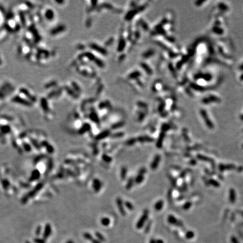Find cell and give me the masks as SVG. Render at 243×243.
I'll return each instance as SVG.
<instances>
[{
	"instance_id": "11",
	"label": "cell",
	"mask_w": 243,
	"mask_h": 243,
	"mask_svg": "<svg viewBox=\"0 0 243 243\" xmlns=\"http://www.w3.org/2000/svg\"><path fill=\"white\" fill-rule=\"evenodd\" d=\"M134 180L133 179V178H129L128 179L127 183V185L126 186V188L127 190H131V188L133 187V184H134Z\"/></svg>"
},
{
	"instance_id": "12",
	"label": "cell",
	"mask_w": 243,
	"mask_h": 243,
	"mask_svg": "<svg viewBox=\"0 0 243 243\" xmlns=\"http://www.w3.org/2000/svg\"><path fill=\"white\" fill-rule=\"evenodd\" d=\"M109 135H110V131L106 130L103 132H102V133H101L100 134H99L98 137H97V139H98V140H101V139L105 138V137H107L108 136H109Z\"/></svg>"
},
{
	"instance_id": "10",
	"label": "cell",
	"mask_w": 243,
	"mask_h": 243,
	"mask_svg": "<svg viewBox=\"0 0 243 243\" xmlns=\"http://www.w3.org/2000/svg\"><path fill=\"white\" fill-rule=\"evenodd\" d=\"M127 174V169L126 167L123 166L122 167L120 170V178L122 180H125L126 179Z\"/></svg>"
},
{
	"instance_id": "15",
	"label": "cell",
	"mask_w": 243,
	"mask_h": 243,
	"mask_svg": "<svg viewBox=\"0 0 243 243\" xmlns=\"http://www.w3.org/2000/svg\"><path fill=\"white\" fill-rule=\"evenodd\" d=\"M125 125V123L123 122H118L117 123H115L114 125H113L112 126V128L115 129H118L122 127Z\"/></svg>"
},
{
	"instance_id": "2",
	"label": "cell",
	"mask_w": 243,
	"mask_h": 243,
	"mask_svg": "<svg viewBox=\"0 0 243 243\" xmlns=\"http://www.w3.org/2000/svg\"><path fill=\"white\" fill-rule=\"evenodd\" d=\"M116 204L118 207V208L119 210L120 214L123 215H125L126 214V212L125 209V205L123 204V202L122 199L119 197H118L116 199Z\"/></svg>"
},
{
	"instance_id": "31",
	"label": "cell",
	"mask_w": 243,
	"mask_h": 243,
	"mask_svg": "<svg viewBox=\"0 0 243 243\" xmlns=\"http://www.w3.org/2000/svg\"><path fill=\"white\" fill-rule=\"evenodd\" d=\"M190 164H192V165H194V164H196V161L195 160H192L190 161Z\"/></svg>"
},
{
	"instance_id": "32",
	"label": "cell",
	"mask_w": 243,
	"mask_h": 243,
	"mask_svg": "<svg viewBox=\"0 0 243 243\" xmlns=\"http://www.w3.org/2000/svg\"><path fill=\"white\" fill-rule=\"evenodd\" d=\"M66 243H74V242L72 241V240H69V241H68Z\"/></svg>"
},
{
	"instance_id": "5",
	"label": "cell",
	"mask_w": 243,
	"mask_h": 243,
	"mask_svg": "<svg viewBox=\"0 0 243 243\" xmlns=\"http://www.w3.org/2000/svg\"><path fill=\"white\" fill-rule=\"evenodd\" d=\"M137 140L140 142H152L154 141V139L150 136H140L138 137Z\"/></svg>"
},
{
	"instance_id": "33",
	"label": "cell",
	"mask_w": 243,
	"mask_h": 243,
	"mask_svg": "<svg viewBox=\"0 0 243 243\" xmlns=\"http://www.w3.org/2000/svg\"><path fill=\"white\" fill-rule=\"evenodd\" d=\"M25 243H31V242H29V241H26V242H25Z\"/></svg>"
},
{
	"instance_id": "1",
	"label": "cell",
	"mask_w": 243,
	"mask_h": 243,
	"mask_svg": "<svg viewBox=\"0 0 243 243\" xmlns=\"http://www.w3.org/2000/svg\"><path fill=\"white\" fill-rule=\"evenodd\" d=\"M148 215V210L147 209H145L144 210V213H143L141 217H140L139 222H137V226L138 228H141L143 226V225L145 223L146 221L147 220Z\"/></svg>"
},
{
	"instance_id": "17",
	"label": "cell",
	"mask_w": 243,
	"mask_h": 243,
	"mask_svg": "<svg viewBox=\"0 0 243 243\" xmlns=\"http://www.w3.org/2000/svg\"><path fill=\"white\" fill-rule=\"evenodd\" d=\"M191 206H192V203H191V201H187L183 205L182 208H183V209H184L185 210H188V209L190 208Z\"/></svg>"
},
{
	"instance_id": "6",
	"label": "cell",
	"mask_w": 243,
	"mask_h": 243,
	"mask_svg": "<svg viewBox=\"0 0 243 243\" xmlns=\"http://www.w3.org/2000/svg\"><path fill=\"white\" fill-rule=\"evenodd\" d=\"M92 184L94 190L96 192H99V191L100 190L101 187V183L100 181V180L98 179H94L93 181Z\"/></svg>"
},
{
	"instance_id": "26",
	"label": "cell",
	"mask_w": 243,
	"mask_h": 243,
	"mask_svg": "<svg viewBox=\"0 0 243 243\" xmlns=\"http://www.w3.org/2000/svg\"><path fill=\"white\" fill-rule=\"evenodd\" d=\"M187 170H184V171H182L181 172V173L180 174V176H179L181 178V179L184 178L185 177V176L186 175V174H187Z\"/></svg>"
},
{
	"instance_id": "7",
	"label": "cell",
	"mask_w": 243,
	"mask_h": 243,
	"mask_svg": "<svg viewBox=\"0 0 243 243\" xmlns=\"http://www.w3.org/2000/svg\"><path fill=\"white\" fill-rule=\"evenodd\" d=\"M51 233V226L49 224H47V225L46 226V227L45 228V231L44 233V235H43V237L44 238L47 239V237L49 236Z\"/></svg>"
},
{
	"instance_id": "21",
	"label": "cell",
	"mask_w": 243,
	"mask_h": 243,
	"mask_svg": "<svg viewBox=\"0 0 243 243\" xmlns=\"http://www.w3.org/2000/svg\"><path fill=\"white\" fill-rule=\"evenodd\" d=\"M125 133L123 132H117V133H115L112 134V137L113 138H120L124 136Z\"/></svg>"
},
{
	"instance_id": "18",
	"label": "cell",
	"mask_w": 243,
	"mask_h": 243,
	"mask_svg": "<svg viewBox=\"0 0 243 243\" xmlns=\"http://www.w3.org/2000/svg\"><path fill=\"white\" fill-rule=\"evenodd\" d=\"M169 129H170V126L169 125H168V124L164 123V124H163V125H162L161 127V132H166V131H168Z\"/></svg>"
},
{
	"instance_id": "13",
	"label": "cell",
	"mask_w": 243,
	"mask_h": 243,
	"mask_svg": "<svg viewBox=\"0 0 243 243\" xmlns=\"http://www.w3.org/2000/svg\"><path fill=\"white\" fill-rule=\"evenodd\" d=\"M144 180V176L138 174L136 176V179H135L134 180V181L137 183V184H140V183L142 182Z\"/></svg>"
},
{
	"instance_id": "28",
	"label": "cell",
	"mask_w": 243,
	"mask_h": 243,
	"mask_svg": "<svg viewBox=\"0 0 243 243\" xmlns=\"http://www.w3.org/2000/svg\"><path fill=\"white\" fill-rule=\"evenodd\" d=\"M182 189H183V191H187V184H186V182H183Z\"/></svg>"
},
{
	"instance_id": "24",
	"label": "cell",
	"mask_w": 243,
	"mask_h": 243,
	"mask_svg": "<svg viewBox=\"0 0 243 243\" xmlns=\"http://www.w3.org/2000/svg\"><path fill=\"white\" fill-rule=\"evenodd\" d=\"M146 169L145 167H142L141 168H140V170H139V173H138V174H141V175H145V174L146 173Z\"/></svg>"
},
{
	"instance_id": "30",
	"label": "cell",
	"mask_w": 243,
	"mask_h": 243,
	"mask_svg": "<svg viewBox=\"0 0 243 243\" xmlns=\"http://www.w3.org/2000/svg\"><path fill=\"white\" fill-rule=\"evenodd\" d=\"M40 232H41V227H40V226L38 227V228H37L36 232L37 235H39Z\"/></svg>"
},
{
	"instance_id": "27",
	"label": "cell",
	"mask_w": 243,
	"mask_h": 243,
	"mask_svg": "<svg viewBox=\"0 0 243 243\" xmlns=\"http://www.w3.org/2000/svg\"><path fill=\"white\" fill-rule=\"evenodd\" d=\"M34 241L36 243H45V240L44 239H39V238L35 239L34 240Z\"/></svg>"
},
{
	"instance_id": "19",
	"label": "cell",
	"mask_w": 243,
	"mask_h": 243,
	"mask_svg": "<svg viewBox=\"0 0 243 243\" xmlns=\"http://www.w3.org/2000/svg\"><path fill=\"white\" fill-rule=\"evenodd\" d=\"M103 160L106 163H110L112 161V158L106 154H104L102 156Z\"/></svg>"
},
{
	"instance_id": "4",
	"label": "cell",
	"mask_w": 243,
	"mask_h": 243,
	"mask_svg": "<svg viewBox=\"0 0 243 243\" xmlns=\"http://www.w3.org/2000/svg\"><path fill=\"white\" fill-rule=\"evenodd\" d=\"M166 136V133L165 132H161L160 133L159 135V137L157 140V142H156V147L159 148H160L163 146V143L164 141V138H165Z\"/></svg>"
},
{
	"instance_id": "3",
	"label": "cell",
	"mask_w": 243,
	"mask_h": 243,
	"mask_svg": "<svg viewBox=\"0 0 243 243\" xmlns=\"http://www.w3.org/2000/svg\"><path fill=\"white\" fill-rule=\"evenodd\" d=\"M160 159H161L160 155L159 154H156L154 156V158L152 163H151V165H150L151 169H152V170H155L156 168H157L159 163H160Z\"/></svg>"
},
{
	"instance_id": "14",
	"label": "cell",
	"mask_w": 243,
	"mask_h": 243,
	"mask_svg": "<svg viewBox=\"0 0 243 243\" xmlns=\"http://www.w3.org/2000/svg\"><path fill=\"white\" fill-rule=\"evenodd\" d=\"M182 136H183V139H185V140L186 142H188L190 141V138H189L188 136H187V131L186 128H183L182 129Z\"/></svg>"
},
{
	"instance_id": "16",
	"label": "cell",
	"mask_w": 243,
	"mask_h": 243,
	"mask_svg": "<svg viewBox=\"0 0 243 243\" xmlns=\"http://www.w3.org/2000/svg\"><path fill=\"white\" fill-rule=\"evenodd\" d=\"M125 206L129 210H133L134 209V206L131 202L126 201L125 202Z\"/></svg>"
},
{
	"instance_id": "22",
	"label": "cell",
	"mask_w": 243,
	"mask_h": 243,
	"mask_svg": "<svg viewBox=\"0 0 243 243\" xmlns=\"http://www.w3.org/2000/svg\"><path fill=\"white\" fill-rule=\"evenodd\" d=\"M169 179L170 180V181H171V184L172 185L173 187H175L177 185V181L172 176H169Z\"/></svg>"
},
{
	"instance_id": "8",
	"label": "cell",
	"mask_w": 243,
	"mask_h": 243,
	"mask_svg": "<svg viewBox=\"0 0 243 243\" xmlns=\"http://www.w3.org/2000/svg\"><path fill=\"white\" fill-rule=\"evenodd\" d=\"M168 220L169 223H172V224H176V225H180V226L182 224L181 222H180L179 221H178L173 215H169L168 216Z\"/></svg>"
},
{
	"instance_id": "20",
	"label": "cell",
	"mask_w": 243,
	"mask_h": 243,
	"mask_svg": "<svg viewBox=\"0 0 243 243\" xmlns=\"http://www.w3.org/2000/svg\"><path fill=\"white\" fill-rule=\"evenodd\" d=\"M137 141V139H134V138L130 139H129L127 141L126 144L128 146H132V145H133L135 144V143H136V142Z\"/></svg>"
},
{
	"instance_id": "29",
	"label": "cell",
	"mask_w": 243,
	"mask_h": 243,
	"mask_svg": "<svg viewBox=\"0 0 243 243\" xmlns=\"http://www.w3.org/2000/svg\"><path fill=\"white\" fill-rule=\"evenodd\" d=\"M84 236L86 237V239H88V240H91L92 239V236L90 234H89L88 233H85L84 234Z\"/></svg>"
},
{
	"instance_id": "23",
	"label": "cell",
	"mask_w": 243,
	"mask_h": 243,
	"mask_svg": "<svg viewBox=\"0 0 243 243\" xmlns=\"http://www.w3.org/2000/svg\"><path fill=\"white\" fill-rule=\"evenodd\" d=\"M101 223L104 226H107L110 223V220L108 218H103L101 219Z\"/></svg>"
},
{
	"instance_id": "9",
	"label": "cell",
	"mask_w": 243,
	"mask_h": 243,
	"mask_svg": "<svg viewBox=\"0 0 243 243\" xmlns=\"http://www.w3.org/2000/svg\"><path fill=\"white\" fill-rule=\"evenodd\" d=\"M164 206V201L162 200H159L154 205V208L156 211H159L163 208Z\"/></svg>"
},
{
	"instance_id": "25",
	"label": "cell",
	"mask_w": 243,
	"mask_h": 243,
	"mask_svg": "<svg viewBox=\"0 0 243 243\" xmlns=\"http://www.w3.org/2000/svg\"><path fill=\"white\" fill-rule=\"evenodd\" d=\"M172 190H169L168 191L167 198H168L169 201H172Z\"/></svg>"
}]
</instances>
